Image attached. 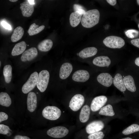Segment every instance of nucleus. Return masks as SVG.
I'll return each mask as SVG.
<instances>
[{"mask_svg": "<svg viewBox=\"0 0 139 139\" xmlns=\"http://www.w3.org/2000/svg\"><path fill=\"white\" fill-rule=\"evenodd\" d=\"M100 16V13L98 10H89L83 15L81 21V24L85 28H91L99 23Z\"/></svg>", "mask_w": 139, "mask_h": 139, "instance_id": "1", "label": "nucleus"}, {"mask_svg": "<svg viewBox=\"0 0 139 139\" xmlns=\"http://www.w3.org/2000/svg\"><path fill=\"white\" fill-rule=\"evenodd\" d=\"M38 50L35 47H32L25 50L22 54L20 58L21 62L18 64L21 68H24L33 61L37 56Z\"/></svg>", "mask_w": 139, "mask_h": 139, "instance_id": "2", "label": "nucleus"}, {"mask_svg": "<svg viewBox=\"0 0 139 139\" xmlns=\"http://www.w3.org/2000/svg\"><path fill=\"white\" fill-rule=\"evenodd\" d=\"M49 77V73L47 70H42L39 72L36 87L41 92H43L46 90Z\"/></svg>", "mask_w": 139, "mask_h": 139, "instance_id": "3", "label": "nucleus"}, {"mask_svg": "<svg viewBox=\"0 0 139 139\" xmlns=\"http://www.w3.org/2000/svg\"><path fill=\"white\" fill-rule=\"evenodd\" d=\"M38 73L37 71H34L30 74L22 86V91L23 93H29L36 86Z\"/></svg>", "mask_w": 139, "mask_h": 139, "instance_id": "4", "label": "nucleus"}, {"mask_svg": "<svg viewBox=\"0 0 139 139\" xmlns=\"http://www.w3.org/2000/svg\"><path fill=\"white\" fill-rule=\"evenodd\" d=\"M103 43L107 47L112 48H120L125 44L124 40L116 36H110L103 40Z\"/></svg>", "mask_w": 139, "mask_h": 139, "instance_id": "5", "label": "nucleus"}, {"mask_svg": "<svg viewBox=\"0 0 139 139\" xmlns=\"http://www.w3.org/2000/svg\"><path fill=\"white\" fill-rule=\"evenodd\" d=\"M42 114L45 118L51 120H55L59 118L61 114L60 110L57 107L48 106L43 109Z\"/></svg>", "mask_w": 139, "mask_h": 139, "instance_id": "6", "label": "nucleus"}, {"mask_svg": "<svg viewBox=\"0 0 139 139\" xmlns=\"http://www.w3.org/2000/svg\"><path fill=\"white\" fill-rule=\"evenodd\" d=\"M69 132L68 129L63 126H57L52 127L48 129L47 132L49 136L53 138H59L64 137Z\"/></svg>", "mask_w": 139, "mask_h": 139, "instance_id": "7", "label": "nucleus"}, {"mask_svg": "<svg viewBox=\"0 0 139 139\" xmlns=\"http://www.w3.org/2000/svg\"><path fill=\"white\" fill-rule=\"evenodd\" d=\"M84 97L80 94H77L71 98L69 103V106L70 109L74 111L79 110L84 103Z\"/></svg>", "mask_w": 139, "mask_h": 139, "instance_id": "8", "label": "nucleus"}, {"mask_svg": "<svg viewBox=\"0 0 139 139\" xmlns=\"http://www.w3.org/2000/svg\"><path fill=\"white\" fill-rule=\"evenodd\" d=\"M107 100V97L104 95L95 97L92 100L91 104V110L93 112L98 111L104 105Z\"/></svg>", "mask_w": 139, "mask_h": 139, "instance_id": "9", "label": "nucleus"}, {"mask_svg": "<svg viewBox=\"0 0 139 139\" xmlns=\"http://www.w3.org/2000/svg\"><path fill=\"white\" fill-rule=\"evenodd\" d=\"M104 124L101 120H96L89 124L86 126V130L88 134L99 132L104 128Z\"/></svg>", "mask_w": 139, "mask_h": 139, "instance_id": "10", "label": "nucleus"}, {"mask_svg": "<svg viewBox=\"0 0 139 139\" xmlns=\"http://www.w3.org/2000/svg\"><path fill=\"white\" fill-rule=\"evenodd\" d=\"M90 75L88 71L84 70H79L73 74L72 79L74 81L79 82H84L89 79Z\"/></svg>", "mask_w": 139, "mask_h": 139, "instance_id": "11", "label": "nucleus"}, {"mask_svg": "<svg viewBox=\"0 0 139 139\" xmlns=\"http://www.w3.org/2000/svg\"><path fill=\"white\" fill-rule=\"evenodd\" d=\"M37 98L36 94L31 91L28 93L27 99L28 110L31 112H33L37 106Z\"/></svg>", "mask_w": 139, "mask_h": 139, "instance_id": "12", "label": "nucleus"}, {"mask_svg": "<svg viewBox=\"0 0 139 139\" xmlns=\"http://www.w3.org/2000/svg\"><path fill=\"white\" fill-rule=\"evenodd\" d=\"M4 81L5 84H10L11 83L12 78V67L9 63L5 64L3 70Z\"/></svg>", "mask_w": 139, "mask_h": 139, "instance_id": "13", "label": "nucleus"}, {"mask_svg": "<svg viewBox=\"0 0 139 139\" xmlns=\"http://www.w3.org/2000/svg\"><path fill=\"white\" fill-rule=\"evenodd\" d=\"M20 8L24 16L28 17L32 15L34 11L33 5L31 4L27 0L20 3Z\"/></svg>", "mask_w": 139, "mask_h": 139, "instance_id": "14", "label": "nucleus"}, {"mask_svg": "<svg viewBox=\"0 0 139 139\" xmlns=\"http://www.w3.org/2000/svg\"><path fill=\"white\" fill-rule=\"evenodd\" d=\"M97 80L100 84L108 87L111 85L113 82V79L111 75L107 73L100 74L97 76Z\"/></svg>", "mask_w": 139, "mask_h": 139, "instance_id": "15", "label": "nucleus"}, {"mask_svg": "<svg viewBox=\"0 0 139 139\" xmlns=\"http://www.w3.org/2000/svg\"><path fill=\"white\" fill-rule=\"evenodd\" d=\"M72 70L73 67L70 63H63L60 68L59 77L62 80L66 79L70 75Z\"/></svg>", "mask_w": 139, "mask_h": 139, "instance_id": "16", "label": "nucleus"}, {"mask_svg": "<svg viewBox=\"0 0 139 139\" xmlns=\"http://www.w3.org/2000/svg\"><path fill=\"white\" fill-rule=\"evenodd\" d=\"M111 60L109 58L106 56H100L94 58L93 60V64L98 66H108L110 64Z\"/></svg>", "mask_w": 139, "mask_h": 139, "instance_id": "17", "label": "nucleus"}, {"mask_svg": "<svg viewBox=\"0 0 139 139\" xmlns=\"http://www.w3.org/2000/svg\"><path fill=\"white\" fill-rule=\"evenodd\" d=\"M27 44L24 41H22L16 44L11 51L12 56H14L22 54L26 48Z\"/></svg>", "mask_w": 139, "mask_h": 139, "instance_id": "18", "label": "nucleus"}, {"mask_svg": "<svg viewBox=\"0 0 139 139\" xmlns=\"http://www.w3.org/2000/svg\"><path fill=\"white\" fill-rule=\"evenodd\" d=\"M97 52V48L94 47H90L84 48L79 53V56L83 59L94 56Z\"/></svg>", "mask_w": 139, "mask_h": 139, "instance_id": "19", "label": "nucleus"}, {"mask_svg": "<svg viewBox=\"0 0 139 139\" xmlns=\"http://www.w3.org/2000/svg\"><path fill=\"white\" fill-rule=\"evenodd\" d=\"M113 83L114 86L121 91L124 92L126 91V88L120 74L117 73L115 75L113 80Z\"/></svg>", "mask_w": 139, "mask_h": 139, "instance_id": "20", "label": "nucleus"}, {"mask_svg": "<svg viewBox=\"0 0 139 139\" xmlns=\"http://www.w3.org/2000/svg\"><path fill=\"white\" fill-rule=\"evenodd\" d=\"M82 14L77 11L72 13L70 15L69 20L71 26L75 27L81 22Z\"/></svg>", "mask_w": 139, "mask_h": 139, "instance_id": "21", "label": "nucleus"}, {"mask_svg": "<svg viewBox=\"0 0 139 139\" xmlns=\"http://www.w3.org/2000/svg\"><path fill=\"white\" fill-rule=\"evenodd\" d=\"M125 86L129 91L132 92L136 91V88L134 79L130 75L125 76L123 79Z\"/></svg>", "mask_w": 139, "mask_h": 139, "instance_id": "22", "label": "nucleus"}, {"mask_svg": "<svg viewBox=\"0 0 139 139\" xmlns=\"http://www.w3.org/2000/svg\"><path fill=\"white\" fill-rule=\"evenodd\" d=\"M53 42L50 39H45L39 43L38 45V48L42 52H47L49 51L53 46Z\"/></svg>", "mask_w": 139, "mask_h": 139, "instance_id": "23", "label": "nucleus"}, {"mask_svg": "<svg viewBox=\"0 0 139 139\" xmlns=\"http://www.w3.org/2000/svg\"><path fill=\"white\" fill-rule=\"evenodd\" d=\"M90 109L86 105L84 106L81 109L79 115V119L82 123H85L89 120L90 114Z\"/></svg>", "mask_w": 139, "mask_h": 139, "instance_id": "24", "label": "nucleus"}, {"mask_svg": "<svg viewBox=\"0 0 139 139\" xmlns=\"http://www.w3.org/2000/svg\"><path fill=\"white\" fill-rule=\"evenodd\" d=\"M24 32V29L22 27L20 26L17 27L14 30L11 35V41L15 42L20 40L23 36Z\"/></svg>", "mask_w": 139, "mask_h": 139, "instance_id": "25", "label": "nucleus"}, {"mask_svg": "<svg viewBox=\"0 0 139 139\" xmlns=\"http://www.w3.org/2000/svg\"><path fill=\"white\" fill-rule=\"evenodd\" d=\"M12 103L11 99L6 92H1L0 93V104L3 106L8 107Z\"/></svg>", "mask_w": 139, "mask_h": 139, "instance_id": "26", "label": "nucleus"}, {"mask_svg": "<svg viewBox=\"0 0 139 139\" xmlns=\"http://www.w3.org/2000/svg\"><path fill=\"white\" fill-rule=\"evenodd\" d=\"M45 27L44 25L39 26L34 23L30 25L28 32L30 36H33L40 32L44 29Z\"/></svg>", "mask_w": 139, "mask_h": 139, "instance_id": "27", "label": "nucleus"}, {"mask_svg": "<svg viewBox=\"0 0 139 139\" xmlns=\"http://www.w3.org/2000/svg\"><path fill=\"white\" fill-rule=\"evenodd\" d=\"M99 113L100 115L110 116H114L115 114L112 107L109 104L101 108Z\"/></svg>", "mask_w": 139, "mask_h": 139, "instance_id": "28", "label": "nucleus"}, {"mask_svg": "<svg viewBox=\"0 0 139 139\" xmlns=\"http://www.w3.org/2000/svg\"><path fill=\"white\" fill-rule=\"evenodd\" d=\"M139 131V125L133 124L129 126L122 132L123 134L128 135Z\"/></svg>", "mask_w": 139, "mask_h": 139, "instance_id": "29", "label": "nucleus"}, {"mask_svg": "<svg viewBox=\"0 0 139 139\" xmlns=\"http://www.w3.org/2000/svg\"><path fill=\"white\" fill-rule=\"evenodd\" d=\"M126 36L128 38H133L137 37L139 35V31L135 29H130L125 32Z\"/></svg>", "mask_w": 139, "mask_h": 139, "instance_id": "30", "label": "nucleus"}, {"mask_svg": "<svg viewBox=\"0 0 139 139\" xmlns=\"http://www.w3.org/2000/svg\"><path fill=\"white\" fill-rule=\"evenodd\" d=\"M104 136L102 132L99 131L90 134L88 137L89 139H103Z\"/></svg>", "mask_w": 139, "mask_h": 139, "instance_id": "31", "label": "nucleus"}, {"mask_svg": "<svg viewBox=\"0 0 139 139\" xmlns=\"http://www.w3.org/2000/svg\"><path fill=\"white\" fill-rule=\"evenodd\" d=\"M11 130L9 127L3 124H0V133L4 135L7 134Z\"/></svg>", "mask_w": 139, "mask_h": 139, "instance_id": "32", "label": "nucleus"}, {"mask_svg": "<svg viewBox=\"0 0 139 139\" xmlns=\"http://www.w3.org/2000/svg\"><path fill=\"white\" fill-rule=\"evenodd\" d=\"M73 8L75 11H77L83 15L86 12L84 7L78 4H74L73 5Z\"/></svg>", "mask_w": 139, "mask_h": 139, "instance_id": "33", "label": "nucleus"}, {"mask_svg": "<svg viewBox=\"0 0 139 139\" xmlns=\"http://www.w3.org/2000/svg\"><path fill=\"white\" fill-rule=\"evenodd\" d=\"M8 118V116L6 113L3 112H0V122L7 120Z\"/></svg>", "mask_w": 139, "mask_h": 139, "instance_id": "34", "label": "nucleus"}, {"mask_svg": "<svg viewBox=\"0 0 139 139\" xmlns=\"http://www.w3.org/2000/svg\"><path fill=\"white\" fill-rule=\"evenodd\" d=\"M131 42L134 46L139 48V38L132 39L131 40Z\"/></svg>", "mask_w": 139, "mask_h": 139, "instance_id": "35", "label": "nucleus"}, {"mask_svg": "<svg viewBox=\"0 0 139 139\" xmlns=\"http://www.w3.org/2000/svg\"><path fill=\"white\" fill-rule=\"evenodd\" d=\"M1 23L2 26L6 29L10 30L12 29L10 25L7 22L3 21Z\"/></svg>", "mask_w": 139, "mask_h": 139, "instance_id": "36", "label": "nucleus"}, {"mask_svg": "<svg viewBox=\"0 0 139 139\" xmlns=\"http://www.w3.org/2000/svg\"><path fill=\"white\" fill-rule=\"evenodd\" d=\"M14 139H30L29 137L26 136H22L17 135L15 136Z\"/></svg>", "mask_w": 139, "mask_h": 139, "instance_id": "37", "label": "nucleus"}, {"mask_svg": "<svg viewBox=\"0 0 139 139\" xmlns=\"http://www.w3.org/2000/svg\"><path fill=\"white\" fill-rule=\"evenodd\" d=\"M106 1L109 4L112 6L115 5L117 3L116 0H107Z\"/></svg>", "mask_w": 139, "mask_h": 139, "instance_id": "38", "label": "nucleus"}, {"mask_svg": "<svg viewBox=\"0 0 139 139\" xmlns=\"http://www.w3.org/2000/svg\"><path fill=\"white\" fill-rule=\"evenodd\" d=\"M135 63L136 65L139 66V57L135 59Z\"/></svg>", "mask_w": 139, "mask_h": 139, "instance_id": "39", "label": "nucleus"}, {"mask_svg": "<svg viewBox=\"0 0 139 139\" xmlns=\"http://www.w3.org/2000/svg\"><path fill=\"white\" fill-rule=\"evenodd\" d=\"M29 3L31 4L34 5L35 4L34 3V0H28Z\"/></svg>", "mask_w": 139, "mask_h": 139, "instance_id": "40", "label": "nucleus"}, {"mask_svg": "<svg viewBox=\"0 0 139 139\" xmlns=\"http://www.w3.org/2000/svg\"><path fill=\"white\" fill-rule=\"evenodd\" d=\"M9 1L12 2H15L18 1L17 0H9Z\"/></svg>", "mask_w": 139, "mask_h": 139, "instance_id": "41", "label": "nucleus"}, {"mask_svg": "<svg viewBox=\"0 0 139 139\" xmlns=\"http://www.w3.org/2000/svg\"><path fill=\"white\" fill-rule=\"evenodd\" d=\"M121 139H132L129 137H126V138H122Z\"/></svg>", "mask_w": 139, "mask_h": 139, "instance_id": "42", "label": "nucleus"}, {"mask_svg": "<svg viewBox=\"0 0 139 139\" xmlns=\"http://www.w3.org/2000/svg\"><path fill=\"white\" fill-rule=\"evenodd\" d=\"M136 1L137 4L139 5V0H136Z\"/></svg>", "mask_w": 139, "mask_h": 139, "instance_id": "43", "label": "nucleus"}, {"mask_svg": "<svg viewBox=\"0 0 139 139\" xmlns=\"http://www.w3.org/2000/svg\"><path fill=\"white\" fill-rule=\"evenodd\" d=\"M77 55H79V53H77Z\"/></svg>", "mask_w": 139, "mask_h": 139, "instance_id": "44", "label": "nucleus"}, {"mask_svg": "<svg viewBox=\"0 0 139 139\" xmlns=\"http://www.w3.org/2000/svg\"><path fill=\"white\" fill-rule=\"evenodd\" d=\"M138 28H139V24H138Z\"/></svg>", "mask_w": 139, "mask_h": 139, "instance_id": "45", "label": "nucleus"}]
</instances>
